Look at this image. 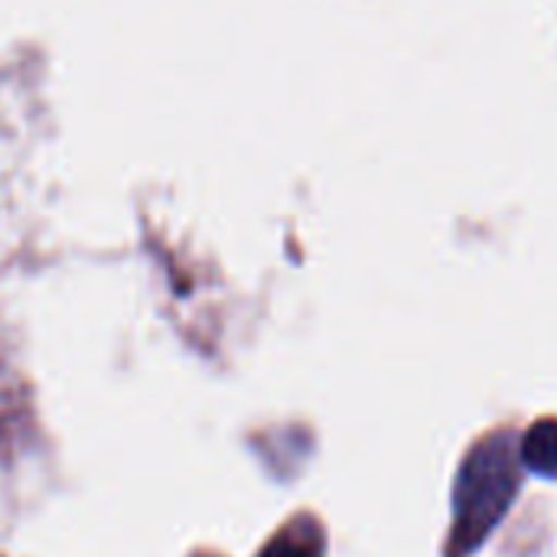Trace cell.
<instances>
[{"mask_svg": "<svg viewBox=\"0 0 557 557\" xmlns=\"http://www.w3.org/2000/svg\"><path fill=\"white\" fill-rule=\"evenodd\" d=\"M516 490H519V470H516L512 437L496 434L467 457L457 476L454 555H470L490 539V532L509 512Z\"/></svg>", "mask_w": 557, "mask_h": 557, "instance_id": "cell-1", "label": "cell"}, {"mask_svg": "<svg viewBox=\"0 0 557 557\" xmlns=\"http://www.w3.org/2000/svg\"><path fill=\"white\" fill-rule=\"evenodd\" d=\"M522 460L532 473L557 480V421H539L522 441Z\"/></svg>", "mask_w": 557, "mask_h": 557, "instance_id": "cell-2", "label": "cell"}, {"mask_svg": "<svg viewBox=\"0 0 557 557\" xmlns=\"http://www.w3.org/2000/svg\"><path fill=\"white\" fill-rule=\"evenodd\" d=\"M261 557H310L307 548H300V545H294V542H287V539H281V542H271Z\"/></svg>", "mask_w": 557, "mask_h": 557, "instance_id": "cell-3", "label": "cell"}]
</instances>
